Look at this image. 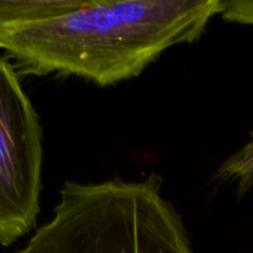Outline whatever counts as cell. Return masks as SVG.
I'll list each match as a JSON object with an SVG mask.
<instances>
[{"label":"cell","mask_w":253,"mask_h":253,"mask_svg":"<svg viewBox=\"0 0 253 253\" xmlns=\"http://www.w3.org/2000/svg\"><path fill=\"white\" fill-rule=\"evenodd\" d=\"M222 0H63L2 49L21 74L74 76L99 86L140 76L167 49L199 41Z\"/></svg>","instance_id":"cell-1"},{"label":"cell","mask_w":253,"mask_h":253,"mask_svg":"<svg viewBox=\"0 0 253 253\" xmlns=\"http://www.w3.org/2000/svg\"><path fill=\"white\" fill-rule=\"evenodd\" d=\"M162 178L64 182L48 222L15 253H194Z\"/></svg>","instance_id":"cell-2"},{"label":"cell","mask_w":253,"mask_h":253,"mask_svg":"<svg viewBox=\"0 0 253 253\" xmlns=\"http://www.w3.org/2000/svg\"><path fill=\"white\" fill-rule=\"evenodd\" d=\"M42 126L19 72L0 58V245L29 234L40 214Z\"/></svg>","instance_id":"cell-3"},{"label":"cell","mask_w":253,"mask_h":253,"mask_svg":"<svg viewBox=\"0 0 253 253\" xmlns=\"http://www.w3.org/2000/svg\"><path fill=\"white\" fill-rule=\"evenodd\" d=\"M63 0H4L0 1V48L21 27L52 14Z\"/></svg>","instance_id":"cell-4"},{"label":"cell","mask_w":253,"mask_h":253,"mask_svg":"<svg viewBox=\"0 0 253 253\" xmlns=\"http://www.w3.org/2000/svg\"><path fill=\"white\" fill-rule=\"evenodd\" d=\"M216 178L220 182L236 183L240 194L253 185V132L251 140L220 165Z\"/></svg>","instance_id":"cell-5"},{"label":"cell","mask_w":253,"mask_h":253,"mask_svg":"<svg viewBox=\"0 0 253 253\" xmlns=\"http://www.w3.org/2000/svg\"><path fill=\"white\" fill-rule=\"evenodd\" d=\"M220 16L227 22L253 26V0H222Z\"/></svg>","instance_id":"cell-6"}]
</instances>
